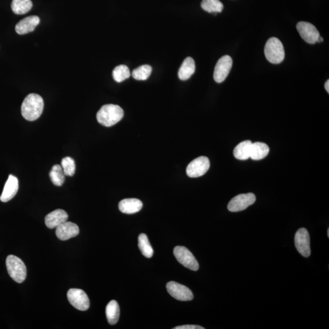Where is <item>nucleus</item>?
<instances>
[{
    "label": "nucleus",
    "mask_w": 329,
    "mask_h": 329,
    "mask_svg": "<svg viewBox=\"0 0 329 329\" xmlns=\"http://www.w3.org/2000/svg\"><path fill=\"white\" fill-rule=\"evenodd\" d=\"M43 107L44 102L42 96L36 93L29 94L22 104V116L28 121H35L42 115Z\"/></svg>",
    "instance_id": "obj_1"
},
{
    "label": "nucleus",
    "mask_w": 329,
    "mask_h": 329,
    "mask_svg": "<svg viewBox=\"0 0 329 329\" xmlns=\"http://www.w3.org/2000/svg\"><path fill=\"white\" fill-rule=\"evenodd\" d=\"M124 111L118 105L105 104L102 106L96 114L99 123L106 127H111L123 119Z\"/></svg>",
    "instance_id": "obj_2"
},
{
    "label": "nucleus",
    "mask_w": 329,
    "mask_h": 329,
    "mask_svg": "<svg viewBox=\"0 0 329 329\" xmlns=\"http://www.w3.org/2000/svg\"><path fill=\"white\" fill-rule=\"evenodd\" d=\"M6 264L11 278L17 283H23L27 274V270L24 262L20 258L13 255H10L7 258Z\"/></svg>",
    "instance_id": "obj_3"
},
{
    "label": "nucleus",
    "mask_w": 329,
    "mask_h": 329,
    "mask_svg": "<svg viewBox=\"0 0 329 329\" xmlns=\"http://www.w3.org/2000/svg\"><path fill=\"white\" fill-rule=\"evenodd\" d=\"M265 54L269 63L274 64L281 63L285 58V50L283 43L278 38H270L265 45Z\"/></svg>",
    "instance_id": "obj_4"
},
{
    "label": "nucleus",
    "mask_w": 329,
    "mask_h": 329,
    "mask_svg": "<svg viewBox=\"0 0 329 329\" xmlns=\"http://www.w3.org/2000/svg\"><path fill=\"white\" fill-rule=\"evenodd\" d=\"M174 255L176 259L184 266L193 271L199 269V263L189 249L184 246H176L174 249Z\"/></svg>",
    "instance_id": "obj_5"
},
{
    "label": "nucleus",
    "mask_w": 329,
    "mask_h": 329,
    "mask_svg": "<svg viewBox=\"0 0 329 329\" xmlns=\"http://www.w3.org/2000/svg\"><path fill=\"white\" fill-rule=\"evenodd\" d=\"M255 200L256 197L254 193L240 194L231 199L229 202L228 208L232 212H237L246 209L253 204Z\"/></svg>",
    "instance_id": "obj_6"
},
{
    "label": "nucleus",
    "mask_w": 329,
    "mask_h": 329,
    "mask_svg": "<svg viewBox=\"0 0 329 329\" xmlns=\"http://www.w3.org/2000/svg\"><path fill=\"white\" fill-rule=\"evenodd\" d=\"M67 298L72 305L76 309L86 311L90 307V300L87 294L83 290L72 289L67 293Z\"/></svg>",
    "instance_id": "obj_7"
},
{
    "label": "nucleus",
    "mask_w": 329,
    "mask_h": 329,
    "mask_svg": "<svg viewBox=\"0 0 329 329\" xmlns=\"http://www.w3.org/2000/svg\"><path fill=\"white\" fill-rule=\"evenodd\" d=\"M210 168V161L207 157L195 158L187 166L186 173L190 178H198L203 176Z\"/></svg>",
    "instance_id": "obj_8"
},
{
    "label": "nucleus",
    "mask_w": 329,
    "mask_h": 329,
    "mask_svg": "<svg viewBox=\"0 0 329 329\" xmlns=\"http://www.w3.org/2000/svg\"><path fill=\"white\" fill-rule=\"evenodd\" d=\"M233 64V59L229 56L226 55L220 58L217 62L215 70H214V80L218 83H222L225 81L231 72Z\"/></svg>",
    "instance_id": "obj_9"
},
{
    "label": "nucleus",
    "mask_w": 329,
    "mask_h": 329,
    "mask_svg": "<svg viewBox=\"0 0 329 329\" xmlns=\"http://www.w3.org/2000/svg\"><path fill=\"white\" fill-rule=\"evenodd\" d=\"M167 289L170 295L177 300L189 301L193 299V293L189 288L175 282L167 284Z\"/></svg>",
    "instance_id": "obj_10"
},
{
    "label": "nucleus",
    "mask_w": 329,
    "mask_h": 329,
    "mask_svg": "<svg viewBox=\"0 0 329 329\" xmlns=\"http://www.w3.org/2000/svg\"><path fill=\"white\" fill-rule=\"evenodd\" d=\"M296 249L302 256L308 257L311 254L310 236L306 229L301 228L296 232L295 237Z\"/></svg>",
    "instance_id": "obj_11"
},
{
    "label": "nucleus",
    "mask_w": 329,
    "mask_h": 329,
    "mask_svg": "<svg viewBox=\"0 0 329 329\" xmlns=\"http://www.w3.org/2000/svg\"><path fill=\"white\" fill-rule=\"evenodd\" d=\"M296 28L305 42L310 44H315L317 42L320 35L315 26L311 23L300 22L298 23Z\"/></svg>",
    "instance_id": "obj_12"
},
{
    "label": "nucleus",
    "mask_w": 329,
    "mask_h": 329,
    "mask_svg": "<svg viewBox=\"0 0 329 329\" xmlns=\"http://www.w3.org/2000/svg\"><path fill=\"white\" fill-rule=\"evenodd\" d=\"M79 233V227L75 223L66 222L58 226L56 230V234L59 239L62 241L68 240L78 236Z\"/></svg>",
    "instance_id": "obj_13"
},
{
    "label": "nucleus",
    "mask_w": 329,
    "mask_h": 329,
    "mask_svg": "<svg viewBox=\"0 0 329 329\" xmlns=\"http://www.w3.org/2000/svg\"><path fill=\"white\" fill-rule=\"evenodd\" d=\"M19 190V180L13 175H10L5 184L4 191H3L0 200L7 202L11 200L16 195Z\"/></svg>",
    "instance_id": "obj_14"
},
{
    "label": "nucleus",
    "mask_w": 329,
    "mask_h": 329,
    "mask_svg": "<svg viewBox=\"0 0 329 329\" xmlns=\"http://www.w3.org/2000/svg\"><path fill=\"white\" fill-rule=\"evenodd\" d=\"M69 216L66 211L57 209L52 211L45 216V225L49 229L57 228L63 223L67 222Z\"/></svg>",
    "instance_id": "obj_15"
},
{
    "label": "nucleus",
    "mask_w": 329,
    "mask_h": 329,
    "mask_svg": "<svg viewBox=\"0 0 329 329\" xmlns=\"http://www.w3.org/2000/svg\"><path fill=\"white\" fill-rule=\"evenodd\" d=\"M40 19L36 16H29L20 20L16 26V31L17 34L20 35L26 34L33 31L39 24Z\"/></svg>",
    "instance_id": "obj_16"
},
{
    "label": "nucleus",
    "mask_w": 329,
    "mask_h": 329,
    "mask_svg": "<svg viewBox=\"0 0 329 329\" xmlns=\"http://www.w3.org/2000/svg\"><path fill=\"white\" fill-rule=\"evenodd\" d=\"M119 209L123 213L134 214L139 212L143 207L142 202L138 199H125L120 202Z\"/></svg>",
    "instance_id": "obj_17"
},
{
    "label": "nucleus",
    "mask_w": 329,
    "mask_h": 329,
    "mask_svg": "<svg viewBox=\"0 0 329 329\" xmlns=\"http://www.w3.org/2000/svg\"><path fill=\"white\" fill-rule=\"evenodd\" d=\"M195 63L193 59L188 57L182 64L178 72V77L182 81H186L190 78L195 72Z\"/></svg>",
    "instance_id": "obj_18"
},
{
    "label": "nucleus",
    "mask_w": 329,
    "mask_h": 329,
    "mask_svg": "<svg viewBox=\"0 0 329 329\" xmlns=\"http://www.w3.org/2000/svg\"><path fill=\"white\" fill-rule=\"evenodd\" d=\"M252 142L246 140L238 145L234 150V157L237 159L245 160L250 158Z\"/></svg>",
    "instance_id": "obj_19"
},
{
    "label": "nucleus",
    "mask_w": 329,
    "mask_h": 329,
    "mask_svg": "<svg viewBox=\"0 0 329 329\" xmlns=\"http://www.w3.org/2000/svg\"><path fill=\"white\" fill-rule=\"evenodd\" d=\"M269 152V148L266 144L255 142L252 144L250 158L254 160H261L268 155Z\"/></svg>",
    "instance_id": "obj_20"
},
{
    "label": "nucleus",
    "mask_w": 329,
    "mask_h": 329,
    "mask_svg": "<svg viewBox=\"0 0 329 329\" xmlns=\"http://www.w3.org/2000/svg\"><path fill=\"white\" fill-rule=\"evenodd\" d=\"M105 314L111 325L117 324L120 317V307L116 301L113 300L108 302L105 308Z\"/></svg>",
    "instance_id": "obj_21"
},
{
    "label": "nucleus",
    "mask_w": 329,
    "mask_h": 329,
    "mask_svg": "<svg viewBox=\"0 0 329 329\" xmlns=\"http://www.w3.org/2000/svg\"><path fill=\"white\" fill-rule=\"evenodd\" d=\"M32 3L31 0H13L11 4L12 10L16 14H25L31 10Z\"/></svg>",
    "instance_id": "obj_22"
},
{
    "label": "nucleus",
    "mask_w": 329,
    "mask_h": 329,
    "mask_svg": "<svg viewBox=\"0 0 329 329\" xmlns=\"http://www.w3.org/2000/svg\"><path fill=\"white\" fill-rule=\"evenodd\" d=\"M65 176L64 170L60 164H54L49 173L52 183L59 187L63 186L64 183Z\"/></svg>",
    "instance_id": "obj_23"
},
{
    "label": "nucleus",
    "mask_w": 329,
    "mask_h": 329,
    "mask_svg": "<svg viewBox=\"0 0 329 329\" xmlns=\"http://www.w3.org/2000/svg\"><path fill=\"white\" fill-rule=\"evenodd\" d=\"M139 248L145 257L149 258L153 255V249L149 242L148 237L145 234H141L139 236Z\"/></svg>",
    "instance_id": "obj_24"
},
{
    "label": "nucleus",
    "mask_w": 329,
    "mask_h": 329,
    "mask_svg": "<svg viewBox=\"0 0 329 329\" xmlns=\"http://www.w3.org/2000/svg\"><path fill=\"white\" fill-rule=\"evenodd\" d=\"M201 5L202 10L209 13H222L224 8L220 0H202Z\"/></svg>",
    "instance_id": "obj_25"
},
{
    "label": "nucleus",
    "mask_w": 329,
    "mask_h": 329,
    "mask_svg": "<svg viewBox=\"0 0 329 329\" xmlns=\"http://www.w3.org/2000/svg\"><path fill=\"white\" fill-rule=\"evenodd\" d=\"M152 72V67L149 65H143L134 69L132 76L138 81H145L150 76Z\"/></svg>",
    "instance_id": "obj_26"
},
{
    "label": "nucleus",
    "mask_w": 329,
    "mask_h": 329,
    "mask_svg": "<svg viewBox=\"0 0 329 329\" xmlns=\"http://www.w3.org/2000/svg\"><path fill=\"white\" fill-rule=\"evenodd\" d=\"M113 76L115 81L122 82L130 77V70L125 65H120L113 70Z\"/></svg>",
    "instance_id": "obj_27"
},
{
    "label": "nucleus",
    "mask_w": 329,
    "mask_h": 329,
    "mask_svg": "<svg viewBox=\"0 0 329 329\" xmlns=\"http://www.w3.org/2000/svg\"><path fill=\"white\" fill-rule=\"evenodd\" d=\"M61 167L64 170L65 175L73 176L76 171V164L75 160L72 157H66L61 161Z\"/></svg>",
    "instance_id": "obj_28"
},
{
    "label": "nucleus",
    "mask_w": 329,
    "mask_h": 329,
    "mask_svg": "<svg viewBox=\"0 0 329 329\" xmlns=\"http://www.w3.org/2000/svg\"><path fill=\"white\" fill-rule=\"evenodd\" d=\"M175 329H204V327H201V326L196 325H184L178 326L173 328Z\"/></svg>",
    "instance_id": "obj_29"
},
{
    "label": "nucleus",
    "mask_w": 329,
    "mask_h": 329,
    "mask_svg": "<svg viewBox=\"0 0 329 329\" xmlns=\"http://www.w3.org/2000/svg\"><path fill=\"white\" fill-rule=\"evenodd\" d=\"M325 89L326 91H327V93H329V81L327 80V81L325 82Z\"/></svg>",
    "instance_id": "obj_30"
},
{
    "label": "nucleus",
    "mask_w": 329,
    "mask_h": 329,
    "mask_svg": "<svg viewBox=\"0 0 329 329\" xmlns=\"http://www.w3.org/2000/svg\"><path fill=\"white\" fill-rule=\"evenodd\" d=\"M323 38L321 36H320L318 37V40H317V42L321 43L323 42Z\"/></svg>",
    "instance_id": "obj_31"
},
{
    "label": "nucleus",
    "mask_w": 329,
    "mask_h": 329,
    "mask_svg": "<svg viewBox=\"0 0 329 329\" xmlns=\"http://www.w3.org/2000/svg\"><path fill=\"white\" fill-rule=\"evenodd\" d=\"M327 237H329V229H327Z\"/></svg>",
    "instance_id": "obj_32"
}]
</instances>
